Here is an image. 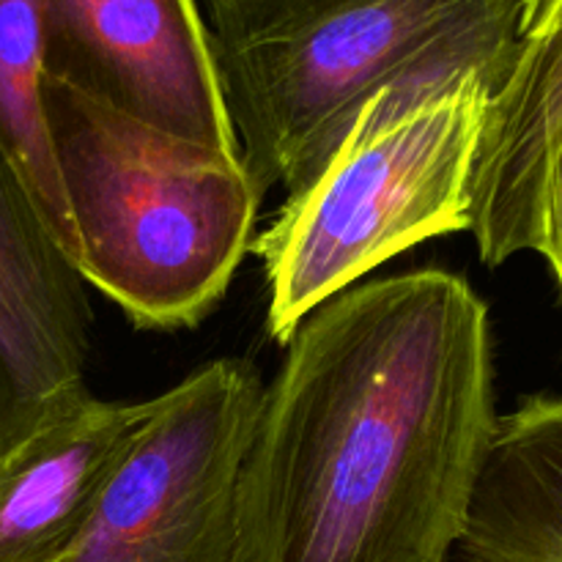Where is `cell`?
<instances>
[{
    "mask_svg": "<svg viewBox=\"0 0 562 562\" xmlns=\"http://www.w3.org/2000/svg\"><path fill=\"white\" fill-rule=\"evenodd\" d=\"M488 311L417 269L307 313L239 475L245 562H445L494 426Z\"/></svg>",
    "mask_w": 562,
    "mask_h": 562,
    "instance_id": "obj_1",
    "label": "cell"
},
{
    "mask_svg": "<svg viewBox=\"0 0 562 562\" xmlns=\"http://www.w3.org/2000/svg\"><path fill=\"white\" fill-rule=\"evenodd\" d=\"M214 64L256 192H296L371 97L477 69L508 80L519 0H228L206 9Z\"/></svg>",
    "mask_w": 562,
    "mask_h": 562,
    "instance_id": "obj_2",
    "label": "cell"
},
{
    "mask_svg": "<svg viewBox=\"0 0 562 562\" xmlns=\"http://www.w3.org/2000/svg\"><path fill=\"white\" fill-rule=\"evenodd\" d=\"M77 269L140 329L198 327L228 291L261 195L241 157L148 126L44 77Z\"/></svg>",
    "mask_w": 562,
    "mask_h": 562,
    "instance_id": "obj_3",
    "label": "cell"
},
{
    "mask_svg": "<svg viewBox=\"0 0 562 562\" xmlns=\"http://www.w3.org/2000/svg\"><path fill=\"white\" fill-rule=\"evenodd\" d=\"M499 88L467 69L368 99L322 170L250 239L272 340L289 344L307 313L390 258L470 231L472 170Z\"/></svg>",
    "mask_w": 562,
    "mask_h": 562,
    "instance_id": "obj_4",
    "label": "cell"
},
{
    "mask_svg": "<svg viewBox=\"0 0 562 562\" xmlns=\"http://www.w3.org/2000/svg\"><path fill=\"white\" fill-rule=\"evenodd\" d=\"M263 382L214 360L151 398V417L75 547L55 562H245L239 475Z\"/></svg>",
    "mask_w": 562,
    "mask_h": 562,
    "instance_id": "obj_5",
    "label": "cell"
},
{
    "mask_svg": "<svg viewBox=\"0 0 562 562\" xmlns=\"http://www.w3.org/2000/svg\"><path fill=\"white\" fill-rule=\"evenodd\" d=\"M44 77L241 157L201 0H42Z\"/></svg>",
    "mask_w": 562,
    "mask_h": 562,
    "instance_id": "obj_6",
    "label": "cell"
},
{
    "mask_svg": "<svg viewBox=\"0 0 562 562\" xmlns=\"http://www.w3.org/2000/svg\"><path fill=\"white\" fill-rule=\"evenodd\" d=\"M86 278L0 151V459L88 395Z\"/></svg>",
    "mask_w": 562,
    "mask_h": 562,
    "instance_id": "obj_7",
    "label": "cell"
},
{
    "mask_svg": "<svg viewBox=\"0 0 562 562\" xmlns=\"http://www.w3.org/2000/svg\"><path fill=\"white\" fill-rule=\"evenodd\" d=\"M562 148V0H519V53L488 108L472 170L470 234L483 263L541 252Z\"/></svg>",
    "mask_w": 562,
    "mask_h": 562,
    "instance_id": "obj_8",
    "label": "cell"
},
{
    "mask_svg": "<svg viewBox=\"0 0 562 562\" xmlns=\"http://www.w3.org/2000/svg\"><path fill=\"white\" fill-rule=\"evenodd\" d=\"M151 417V401L91 393L0 459V562H55L91 521L104 488Z\"/></svg>",
    "mask_w": 562,
    "mask_h": 562,
    "instance_id": "obj_9",
    "label": "cell"
},
{
    "mask_svg": "<svg viewBox=\"0 0 562 562\" xmlns=\"http://www.w3.org/2000/svg\"><path fill=\"white\" fill-rule=\"evenodd\" d=\"M445 562H562V398L499 417Z\"/></svg>",
    "mask_w": 562,
    "mask_h": 562,
    "instance_id": "obj_10",
    "label": "cell"
},
{
    "mask_svg": "<svg viewBox=\"0 0 562 562\" xmlns=\"http://www.w3.org/2000/svg\"><path fill=\"white\" fill-rule=\"evenodd\" d=\"M42 0H0V151L77 263V239L44 119Z\"/></svg>",
    "mask_w": 562,
    "mask_h": 562,
    "instance_id": "obj_11",
    "label": "cell"
},
{
    "mask_svg": "<svg viewBox=\"0 0 562 562\" xmlns=\"http://www.w3.org/2000/svg\"><path fill=\"white\" fill-rule=\"evenodd\" d=\"M541 256L552 263L554 274L562 291V148L558 165L552 173V190H549V217H547V241H543Z\"/></svg>",
    "mask_w": 562,
    "mask_h": 562,
    "instance_id": "obj_12",
    "label": "cell"
},
{
    "mask_svg": "<svg viewBox=\"0 0 562 562\" xmlns=\"http://www.w3.org/2000/svg\"><path fill=\"white\" fill-rule=\"evenodd\" d=\"M220 3H228V0H201L203 9H212V5H220Z\"/></svg>",
    "mask_w": 562,
    "mask_h": 562,
    "instance_id": "obj_13",
    "label": "cell"
}]
</instances>
